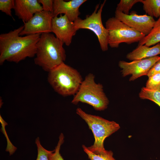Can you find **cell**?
I'll use <instances>...</instances> for the list:
<instances>
[{"instance_id": "cell-1", "label": "cell", "mask_w": 160, "mask_h": 160, "mask_svg": "<svg viewBox=\"0 0 160 160\" xmlns=\"http://www.w3.org/2000/svg\"><path fill=\"white\" fill-rule=\"evenodd\" d=\"M24 25L0 35V65L5 61L18 63L35 56L37 44L41 34L20 36Z\"/></svg>"}, {"instance_id": "cell-2", "label": "cell", "mask_w": 160, "mask_h": 160, "mask_svg": "<svg viewBox=\"0 0 160 160\" xmlns=\"http://www.w3.org/2000/svg\"><path fill=\"white\" fill-rule=\"evenodd\" d=\"M63 44L52 34H41L37 44L35 64L49 72L64 63L66 55Z\"/></svg>"}, {"instance_id": "cell-3", "label": "cell", "mask_w": 160, "mask_h": 160, "mask_svg": "<svg viewBox=\"0 0 160 160\" xmlns=\"http://www.w3.org/2000/svg\"><path fill=\"white\" fill-rule=\"evenodd\" d=\"M47 79L55 91L64 97L74 96L83 80L77 70L64 63L49 72Z\"/></svg>"}, {"instance_id": "cell-4", "label": "cell", "mask_w": 160, "mask_h": 160, "mask_svg": "<svg viewBox=\"0 0 160 160\" xmlns=\"http://www.w3.org/2000/svg\"><path fill=\"white\" fill-rule=\"evenodd\" d=\"M76 113L85 121L93 134L94 142L87 147L88 149L96 154L105 153L107 150L104 147V140L120 128L119 124L99 116L88 114L79 108H77Z\"/></svg>"}, {"instance_id": "cell-5", "label": "cell", "mask_w": 160, "mask_h": 160, "mask_svg": "<svg viewBox=\"0 0 160 160\" xmlns=\"http://www.w3.org/2000/svg\"><path fill=\"white\" fill-rule=\"evenodd\" d=\"M95 76L88 74L83 80L76 93L73 96L71 103L76 105L79 103H85L92 106L96 111L106 109L109 101L104 92L102 85L96 83Z\"/></svg>"}, {"instance_id": "cell-6", "label": "cell", "mask_w": 160, "mask_h": 160, "mask_svg": "<svg viewBox=\"0 0 160 160\" xmlns=\"http://www.w3.org/2000/svg\"><path fill=\"white\" fill-rule=\"evenodd\" d=\"M105 26L108 32V45L112 48L118 47L122 43L130 44L139 42L145 36L115 17L106 21Z\"/></svg>"}, {"instance_id": "cell-7", "label": "cell", "mask_w": 160, "mask_h": 160, "mask_svg": "<svg viewBox=\"0 0 160 160\" xmlns=\"http://www.w3.org/2000/svg\"><path fill=\"white\" fill-rule=\"evenodd\" d=\"M106 2V0L104 1L98 10L99 4H97L92 14L87 16L84 19L79 17L73 22L77 30L84 29L93 32L97 38L100 48L103 52L108 50V32L103 25L101 17L103 8Z\"/></svg>"}, {"instance_id": "cell-8", "label": "cell", "mask_w": 160, "mask_h": 160, "mask_svg": "<svg viewBox=\"0 0 160 160\" xmlns=\"http://www.w3.org/2000/svg\"><path fill=\"white\" fill-rule=\"evenodd\" d=\"M54 17L53 13L50 12L42 10L37 12L28 21L23 22L24 28L20 36L50 33Z\"/></svg>"}, {"instance_id": "cell-9", "label": "cell", "mask_w": 160, "mask_h": 160, "mask_svg": "<svg viewBox=\"0 0 160 160\" xmlns=\"http://www.w3.org/2000/svg\"><path fill=\"white\" fill-rule=\"evenodd\" d=\"M160 60V56H157L148 58L127 62L120 61L119 66L121 69L123 76L131 75L130 81H133L142 76L146 75L154 64Z\"/></svg>"}, {"instance_id": "cell-10", "label": "cell", "mask_w": 160, "mask_h": 160, "mask_svg": "<svg viewBox=\"0 0 160 160\" xmlns=\"http://www.w3.org/2000/svg\"><path fill=\"white\" fill-rule=\"evenodd\" d=\"M115 17L145 36L151 32L156 21L153 17L147 15H138L134 11L130 14L126 15L116 10Z\"/></svg>"}, {"instance_id": "cell-11", "label": "cell", "mask_w": 160, "mask_h": 160, "mask_svg": "<svg viewBox=\"0 0 160 160\" xmlns=\"http://www.w3.org/2000/svg\"><path fill=\"white\" fill-rule=\"evenodd\" d=\"M77 31L73 22L71 21L65 15L60 14L59 17L55 16L52 19V32L67 46L71 44L73 37Z\"/></svg>"}, {"instance_id": "cell-12", "label": "cell", "mask_w": 160, "mask_h": 160, "mask_svg": "<svg viewBox=\"0 0 160 160\" xmlns=\"http://www.w3.org/2000/svg\"><path fill=\"white\" fill-rule=\"evenodd\" d=\"M86 0H54L53 14L55 16L62 14L65 15L71 22H73L79 17V8Z\"/></svg>"}, {"instance_id": "cell-13", "label": "cell", "mask_w": 160, "mask_h": 160, "mask_svg": "<svg viewBox=\"0 0 160 160\" xmlns=\"http://www.w3.org/2000/svg\"><path fill=\"white\" fill-rule=\"evenodd\" d=\"M15 15L23 22L29 20L37 12L43 10L37 0H15Z\"/></svg>"}, {"instance_id": "cell-14", "label": "cell", "mask_w": 160, "mask_h": 160, "mask_svg": "<svg viewBox=\"0 0 160 160\" xmlns=\"http://www.w3.org/2000/svg\"><path fill=\"white\" fill-rule=\"evenodd\" d=\"M160 54V43L150 47L145 45L138 46L132 52L127 54L126 58L130 60H142Z\"/></svg>"}, {"instance_id": "cell-15", "label": "cell", "mask_w": 160, "mask_h": 160, "mask_svg": "<svg viewBox=\"0 0 160 160\" xmlns=\"http://www.w3.org/2000/svg\"><path fill=\"white\" fill-rule=\"evenodd\" d=\"M160 42V17L156 21L150 33L139 42L138 46L145 45L148 47Z\"/></svg>"}, {"instance_id": "cell-16", "label": "cell", "mask_w": 160, "mask_h": 160, "mask_svg": "<svg viewBox=\"0 0 160 160\" xmlns=\"http://www.w3.org/2000/svg\"><path fill=\"white\" fill-rule=\"evenodd\" d=\"M143 9L148 15L160 17V0H141Z\"/></svg>"}, {"instance_id": "cell-17", "label": "cell", "mask_w": 160, "mask_h": 160, "mask_svg": "<svg viewBox=\"0 0 160 160\" xmlns=\"http://www.w3.org/2000/svg\"><path fill=\"white\" fill-rule=\"evenodd\" d=\"M139 97L141 99L150 100L160 107V89L152 90L143 87L140 92Z\"/></svg>"}, {"instance_id": "cell-18", "label": "cell", "mask_w": 160, "mask_h": 160, "mask_svg": "<svg viewBox=\"0 0 160 160\" xmlns=\"http://www.w3.org/2000/svg\"><path fill=\"white\" fill-rule=\"evenodd\" d=\"M84 152L90 160H116L113 157V153L111 151H107L102 154H96L90 151L84 145H82Z\"/></svg>"}, {"instance_id": "cell-19", "label": "cell", "mask_w": 160, "mask_h": 160, "mask_svg": "<svg viewBox=\"0 0 160 160\" xmlns=\"http://www.w3.org/2000/svg\"><path fill=\"white\" fill-rule=\"evenodd\" d=\"M141 0H121L117 4L116 11L126 15H129V10L136 3L140 2Z\"/></svg>"}, {"instance_id": "cell-20", "label": "cell", "mask_w": 160, "mask_h": 160, "mask_svg": "<svg viewBox=\"0 0 160 160\" xmlns=\"http://www.w3.org/2000/svg\"><path fill=\"white\" fill-rule=\"evenodd\" d=\"M64 138L63 134L61 133L59 137V140L55 149L49 154V160H64L60 153L61 146L64 142Z\"/></svg>"}, {"instance_id": "cell-21", "label": "cell", "mask_w": 160, "mask_h": 160, "mask_svg": "<svg viewBox=\"0 0 160 160\" xmlns=\"http://www.w3.org/2000/svg\"><path fill=\"white\" fill-rule=\"evenodd\" d=\"M145 87L152 90L160 89V73L154 74L149 77Z\"/></svg>"}, {"instance_id": "cell-22", "label": "cell", "mask_w": 160, "mask_h": 160, "mask_svg": "<svg viewBox=\"0 0 160 160\" xmlns=\"http://www.w3.org/2000/svg\"><path fill=\"white\" fill-rule=\"evenodd\" d=\"M37 149V155L36 160H49V154L52 151H49L44 148L41 144L39 137L35 140Z\"/></svg>"}, {"instance_id": "cell-23", "label": "cell", "mask_w": 160, "mask_h": 160, "mask_svg": "<svg viewBox=\"0 0 160 160\" xmlns=\"http://www.w3.org/2000/svg\"><path fill=\"white\" fill-rule=\"evenodd\" d=\"M14 0H0V10L7 15L12 17V9L15 6Z\"/></svg>"}, {"instance_id": "cell-24", "label": "cell", "mask_w": 160, "mask_h": 160, "mask_svg": "<svg viewBox=\"0 0 160 160\" xmlns=\"http://www.w3.org/2000/svg\"><path fill=\"white\" fill-rule=\"evenodd\" d=\"M39 2L42 5L43 10L53 13V0H38Z\"/></svg>"}, {"instance_id": "cell-25", "label": "cell", "mask_w": 160, "mask_h": 160, "mask_svg": "<svg viewBox=\"0 0 160 160\" xmlns=\"http://www.w3.org/2000/svg\"><path fill=\"white\" fill-rule=\"evenodd\" d=\"M158 73H160V60L151 67L147 76L149 77L154 74Z\"/></svg>"}]
</instances>
